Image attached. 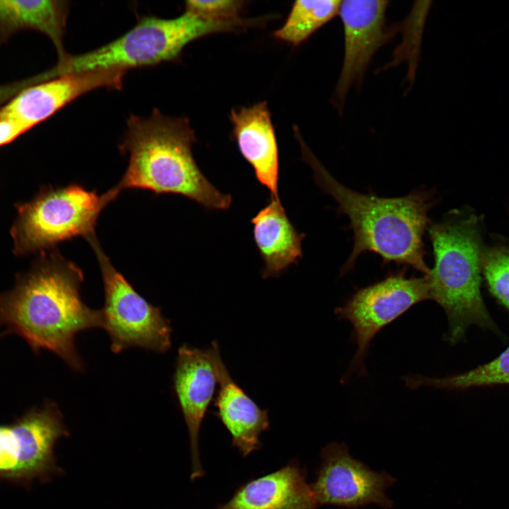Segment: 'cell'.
Instances as JSON below:
<instances>
[{
  "mask_svg": "<svg viewBox=\"0 0 509 509\" xmlns=\"http://www.w3.org/2000/svg\"><path fill=\"white\" fill-rule=\"evenodd\" d=\"M430 299L427 276L406 277L403 272L358 290L335 313L353 328L357 349L349 372L365 373L364 359L375 336L414 305Z\"/></svg>",
  "mask_w": 509,
  "mask_h": 509,
  "instance_id": "ba28073f",
  "label": "cell"
},
{
  "mask_svg": "<svg viewBox=\"0 0 509 509\" xmlns=\"http://www.w3.org/2000/svg\"><path fill=\"white\" fill-rule=\"evenodd\" d=\"M244 4L239 0H191L185 2V10L206 20L229 21L241 18Z\"/></svg>",
  "mask_w": 509,
  "mask_h": 509,
  "instance_id": "7402d4cb",
  "label": "cell"
},
{
  "mask_svg": "<svg viewBox=\"0 0 509 509\" xmlns=\"http://www.w3.org/2000/svg\"><path fill=\"white\" fill-rule=\"evenodd\" d=\"M305 469L297 460L241 485L231 498L216 509H317Z\"/></svg>",
  "mask_w": 509,
  "mask_h": 509,
  "instance_id": "4fadbf2b",
  "label": "cell"
},
{
  "mask_svg": "<svg viewBox=\"0 0 509 509\" xmlns=\"http://www.w3.org/2000/svg\"><path fill=\"white\" fill-rule=\"evenodd\" d=\"M125 74L95 70L37 81L0 108V117L19 120L31 129L83 94L100 88L121 89Z\"/></svg>",
  "mask_w": 509,
  "mask_h": 509,
  "instance_id": "8fae6325",
  "label": "cell"
},
{
  "mask_svg": "<svg viewBox=\"0 0 509 509\" xmlns=\"http://www.w3.org/2000/svg\"><path fill=\"white\" fill-rule=\"evenodd\" d=\"M247 21L204 19L190 11L175 18L143 16L127 32L91 51L66 56L42 76L45 79L95 70L154 66L176 59L189 42L203 36L247 28Z\"/></svg>",
  "mask_w": 509,
  "mask_h": 509,
  "instance_id": "5b68a950",
  "label": "cell"
},
{
  "mask_svg": "<svg viewBox=\"0 0 509 509\" xmlns=\"http://www.w3.org/2000/svg\"><path fill=\"white\" fill-rule=\"evenodd\" d=\"M18 459V447L11 425L0 426V472L14 475Z\"/></svg>",
  "mask_w": 509,
  "mask_h": 509,
  "instance_id": "603a6c76",
  "label": "cell"
},
{
  "mask_svg": "<svg viewBox=\"0 0 509 509\" xmlns=\"http://www.w3.org/2000/svg\"><path fill=\"white\" fill-rule=\"evenodd\" d=\"M322 464L310 484L317 505L358 508L375 503L390 508L385 494L395 481L386 472H375L352 457L344 443H332L321 452Z\"/></svg>",
  "mask_w": 509,
  "mask_h": 509,
  "instance_id": "9c48e42d",
  "label": "cell"
},
{
  "mask_svg": "<svg viewBox=\"0 0 509 509\" xmlns=\"http://www.w3.org/2000/svg\"><path fill=\"white\" fill-rule=\"evenodd\" d=\"M434 266L426 275L430 299L445 311L446 340L460 341L472 324L491 327L481 293L482 257L479 223L475 215L452 214L428 229Z\"/></svg>",
  "mask_w": 509,
  "mask_h": 509,
  "instance_id": "277c9868",
  "label": "cell"
},
{
  "mask_svg": "<svg viewBox=\"0 0 509 509\" xmlns=\"http://www.w3.org/2000/svg\"><path fill=\"white\" fill-rule=\"evenodd\" d=\"M30 129L19 120L0 117V146L13 141Z\"/></svg>",
  "mask_w": 509,
  "mask_h": 509,
  "instance_id": "cb8c5ba5",
  "label": "cell"
},
{
  "mask_svg": "<svg viewBox=\"0 0 509 509\" xmlns=\"http://www.w3.org/2000/svg\"><path fill=\"white\" fill-rule=\"evenodd\" d=\"M482 274L490 292L509 310V245L484 250Z\"/></svg>",
  "mask_w": 509,
  "mask_h": 509,
  "instance_id": "44dd1931",
  "label": "cell"
},
{
  "mask_svg": "<svg viewBox=\"0 0 509 509\" xmlns=\"http://www.w3.org/2000/svg\"><path fill=\"white\" fill-rule=\"evenodd\" d=\"M83 281L75 264L59 257L47 259L11 291L0 293V325L21 336L35 352L48 350L74 370L83 371L76 336L103 328L101 310L81 298Z\"/></svg>",
  "mask_w": 509,
  "mask_h": 509,
  "instance_id": "6da1fadb",
  "label": "cell"
},
{
  "mask_svg": "<svg viewBox=\"0 0 509 509\" xmlns=\"http://www.w3.org/2000/svg\"><path fill=\"white\" fill-rule=\"evenodd\" d=\"M340 4L339 0L296 1L274 36L298 45L338 15Z\"/></svg>",
  "mask_w": 509,
  "mask_h": 509,
  "instance_id": "ffe728a7",
  "label": "cell"
},
{
  "mask_svg": "<svg viewBox=\"0 0 509 509\" xmlns=\"http://www.w3.org/2000/svg\"><path fill=\"white\" fill-rule=\"evenodd\" d=\"M12 427L20 448L14 475L46 477L60 471L55 464L53 449L57 440L69 433L54 402L47 401L31 409Z\"/></svg>",
  "mask_w": 509,
  "mask_h": 509,
  "instance_id": "9a60e30c",
  "label": "cell"
},
{
  "mask_svg": "<svg viewBox=\"0 0 509 509\" xmlns=\"http://www.w3.org/2000/svg\"><path fill=\"white\" fill-rule=\"evenodd\" d=\"M69 8L66 1L0 0V43L20 30H36L49 38L62 59L67 54L63 41Z\"/></svg>",
  "mask_w": 509,
  "mask_h": 509,
  "instance_id": "ac0fdd59",
  "label": "cell"
},
{
  "mask_svg": "<svg viewBox=\"0 0 509 509\" xmlns=\"http://www.w3.org/2000/svg\"><path fill=\"white\" fill-rule=\"evenodd\" d=\"M388 4L382 0L341 1L338 14L344 27V54L334 93L339 109L349 89L361 82L373 55L391 36L385 27Z\"/></svg>",
  "mask_w": 509,
  "mask_h": 509,
  "instance_id": "30bf717a",
  "label": "cell"
},
{
  "mask_svg": "<svg viewBox=\"0 0 509 509\" xmlns=\"http://www.w3.org/2000/svg\"><path fill=\"white\" fill-rule=\"evenodd\" d=\"M218 344L200 349L182 345L177 350L173 387L187 427L191 450V480L204 475L199 449V431L218 384L215 354Z\"/></svg>",
  "mask_w": 509,
  "mask_h": 509,
  "instance_id": "7c38bea8",
  "label": "cell"
},
{
  "mask_svg": "<svg viewBox=\"0 0 509 509\" xmlns=\"http://www.w3.org/2000/svg\"><path fill=\"white\" fill-rule=\"evenodd\" d=\"M230 119L240 153L271 197L279 198V149L267 103L233 109Z\"/></svg>",
  "mask_w": 509,
  "mask_h": 509,
  "instance_id": "5bb4252c",
  "label": "cell"
},
{
  "mask_svg": "<svg viewBox=\"0 0 509 509\" xmlns=\"http://www.w3.org/2000/svg\"><path fill=\"white\" fill-rule=\"evenodd\" d=\"M251 222L254 240L264 262L263 278L279 276L302 257L304 235L290 221L279 198L271 197Z\"/></svg>",
  "mask_w": 509,
  "mask_h": 509,
  "instance_id": "e0dca14e",
  "label": "cell"
},
{
  "mask_svg": "<svg viewBox=\"0 0 509 509\" xmlns=\"http://www.w3.org/2000/svg\"><path fill=\"white\" fill-rule=\"evenodd\" d=\"M407 387H421L436 389L465 390L474 387L509 385V347L490 362L469 371L444 378H431L421 375L403 377Z\"/></svg>",
  "mask_w": 509,
  "mask_h": 509,
  "instance_id": "d6986e66",
  "label": "cell"
},
{
  "mask_svg": "<svg viewBox=\"0 0 509 509\" xmlns=\"http://www.w3.org/2000/svg\"><path fill=\"white\" fill-rule=\"evenodd\" d=\"M194 130L185 117L155 109L148 117L131 115L119 145L129 156L126 171L114 188L147 189L156 194L182 195L211 210L229 208L232 199L221 192L199 168L192 154Z\"/></svg>",
  "mask_w": 509,
  "mask_h": 509,
  "instance_id": "3957f363",
  "label": "cell"
},
{
  "mask_svg": "<svg viewBox=\"0 0 509 509\" xmlns=\"http://www.w3.org/2000/svg\"><path fill=\"white\" fill-rule=\"evenodd\" d=\"M98 259L105 291L103 328L115 353L131 347L165 353L171 346L170 322L160 308L138 293L113 267L95 235L87 239Z\"/></svg>",
  "mask_w": 509,
  "mask_h": 509,
  "instance_id": "52a82bcc",
  "label": "cell"
},
{
  "mask_svg": "<svg viewBox=\"0 0 509 509\" xmlns=\"http://www.w3.org/2000/svg\"><path fill=\"white\" fill-rule=\"evenodd\" d=\"M118 195L113 187L99 194L76 184L42 192L19 210L13 229L16 250L33 252L94 236L100 214Z\"/></svg>",
  "mask_w": 509,
  "mask_h": 509,
  "instance_id": "8992f818",
  "label": "cell"
},
{
  "mask_svg": "<svg viewBox=\"0 0 509 509\" xmlns=\"http://www.w3.org/2000/svg\"><path fill=\"white\" fill-rule=\"evenodd\" d=\"M305 160L315 182L337 203L349 219L353 247L341 269H353L360 255L373 252L384 262L411 266L427 275L423 235L430 223L428 212L435 204L433 193L416 191L399 197H382L352 190L337 180L298 136Z\"/></svg>",
  "mask_w": 509,
  "mask_h": 509,
  "instance_id": "7a4b0ae2",
  "label": "cell"
},
{
  "mask_svg": "<svg viewBox=\"0 0 509 509\" xmlns=\"http://www.w3.org/2000/svg\"><path fill=\"white\" fill-rule=\"evenodd\" d=\"M215 362L219 386L215 400L216 415L232 438V445L247 457L261 447L260 434L269 426L268 413L233 380L218 346Z\"/></svg>",
  "mask_w": 509,
  "mask_h": 509,
  "instance_id": "2e32d148",
  "label": "cell"
}]
</instances>
